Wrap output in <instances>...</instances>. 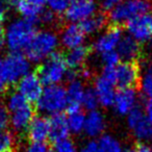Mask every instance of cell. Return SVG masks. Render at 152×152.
<instances>
[{
	"label": "cell",
	"instance_id": "1",
	"mask_svg": "<svg viewBox=\"0 0 152 152\" xmlns=\"http://www.w3.org/2000/svg\"><path fill=\"white\" fill-rule=\"evenodd\" d=\"M36 23L27 19L12 22L4 32V44L12 52L25 50L36 36Z\"/></svg>",
	"mask_w": 152,
	"mask_h": 152
},
{
	"label": "cell",
	"instance_id": "2",
	"mask_svg": "<svg viewBox=\"0 0 152 152\" xmlns=\"http://www.w3.org/2000/svg\"><path fill=\"white\" fill-rule=\"evenodd\" d=\"M152 10V0H124L106 14L108 21L122 26L140 16L148 15Z\"/></svg>",
	"mask_w": 152,
	"mask_h": 152
},
{
	"label": "cell",
	"instance_id": "3",
	"mask_svg": "<svg viewBox=\"0 0 152 152\" xmlns=\"http://www.w3.org/2000/svg\"><path fill=\"white\" fill-rule=\"evenodd\" d=\"M7 110L11 116V124L17 132L27 130L30 122L34 118V108L20 93L16 92L10 95Z\"/></svg>",
	"mask_w": 152,
	"mask_h": 152
},
{
	"label": "cell",
	"instance_id": "4",
	"mask_svg": "<svg viewBox=\"0 0 152 152\" xmlns=\"http://www.w3.org/2000/svg\"><path fill=\"white\" fill-rule=\"evenodd\" d=\"M67 71L65 55L58 51H54L37 67L34 73L39 76L42 83L53 86L57 85L64 78H66Z\"/></svg>",
	"mask_w": 152,
	"mask_h": 152
},
{
	"label": "cell",
	"instance_id": "5",
	"mask_svg": "<svg viewBox=\"0 0 152 152\" xmlns=\"http://www.w3.org/2000/svg\"><path fill=\"white\" fill-rule=\"evenodd\" d=\"M27 57L20 52H11L0 58V79L7 85L16 83L29 71Z\"/></svg>",
	"mask_w": 152,
	"mask_h": 152
},
{
	"label": "cell",
	"instance_id": "6",
	"mask_svg": "<svg viewBox=\"0 0 152 152\" xmlns=\"http://www.w3.org/2000/svg\"><path fill=\"white\" fill-rule=\"evenodd\" d=\"M57 45L58 39L54 32L49 30L37 32L27 48L25 49V55L27 59L34 63L42 61L43 59H46L51 53L54 52Z\"/></svg>",
	"mask_w": 152,
	"mask_h": 152
},
{
	"label": "cell",
	"instance_id": "7",
	"mask_svg": "<svg viewBox=\"0 0 152 152\" xmlns=\"http://www.w3.org/2000/svg\"><path fill=\"white\" fill-rule=\"evenodd\" d=\"M67 90L58 85L48 86L37 102V107L40 112L54 115L61 113L67 107Z\"/></svg>",
	"mask_w": 152,
	"mask_h": 152
},
{
	"label": "cell",
	"instance_id": "8",
	"mask_svg": "<svg viewBox=\"0 0 152 152\" xmlns=\"http://www.w3.org/2000/svg\"><path fill=\"white\" fill-rule=\"evenodd\" d=\"M141 85L137 61H124L115 67V86L120 89H137Z\"/></svg>",
	"mask_w": 152,
	"mask_h": 152
},
{
	"label": "cell",
	"instance_id": "9",
	"mask_svg": "<svg viewBox=\"0 0 152 152\" xmlns=\"http://www.w3.org/2000/svg\"><path fill=\"white\" fill-rule=\"evenodd\" d=\"M127 124L135 137L140 141L152 140V124L141 107L135 106L127 115Z\"/></svg>",
	"mask_w": 152,
	"mask_h": 152
},
{
	"label": "cell",
	"instance_id": "10",
	"mask_svg": "<svg viewBox=\"0 0 152 152\" xmlns=\"http://www.w3.org/2000/svg\"><path fill=\"white\" fill-rule=\"evenodd\" d=\"M42 85L36 73H27L18 81L17 90L28 102H38L43 93Z\"/></svg>",
	"mask_w": 152,
	"mask_h": 152
},
{
	"label": "cell",
	"instance_id": "11",
	"mask_svg": "<svg viewBox=\"0 0 152 152\" xmlns=\"http://www.w3.org/2000/svg\"><path fill=\"white\" fill-rule=\"evenodd\" d=\"M95 12L96 3L94 0H72L65 12V18L71 23L83 22L93 16Z\"/></svg>",
	"mask_w": 152,
	"mask_h": 152
},
{
	"label": "cell",
	"instance_id": "12",
	"mask_svg": "<svg viewBox=\"0 0 152 152\" xmlns=\"http://www.w3.org/2000/svg\"><path fill=\"white\" fill-rule=\"evenodd\" d=\"M122 39V26L110 24L106 31L94 42L93 49L98 53H105L115 50Z\"/></svg>",
	"mask_w": 152,
	"mask_h": 152
},
{
	"label": "cell",
	"instance_id": "13",
	"mask_svg": "<svg viewBox=\"0 0 152 152\" xmlns=\"http://www.w3.org/2000/svg\"><path fill=\"white\" fill-rule=\"evenodd\" d=\"M125 26L134 40L140 43L146 42L152 36V16H140L127 22Z\"/></svg>",
	"mask_w": 152,
	"mask_h": 152
},
{
	"label": "cell",
	"instance_id": "14",
	"mask_svg": "<svg viewBox=\"0 0 152 152\" xmlns=\"http://www.w3.org/2000/svg\"><path fill=\"white\" fill-rule=\"evenodd\" d=\"M86 39V34L83 32L80 25L76 23L68 24L63 28L61 34V42L63 46L67 49H73L83 45Z\"/></svg>",
	"mask_w": 152,
	"mask_h": 152
},
{
	"label": "cell",
	"instance_id": "15",
	"mask_svg": "<svg viewBox=\"0 0 152 152\" xmlns=\"http://www.w3.org/2000/svg\"><path fill=\"white\" fill-rule=\"evenodd\" d=\"M137 99V91L134 89H120L115 97V110L119 115H128L135 107Z\"/></svg>",
	"mask_w": 152,
	"mask_h": 152
},
{
	"label": "cell",
	"instance_id": "16",
	"mask_svg": "<svg viewBox=\"0 0 152 152\" xmlns=\"http://www.w3.org/2000/svg\"><path fill=\"white\" fill-rule=\"evenodd\" d=\"M26 131L31 143H43L49 137V119L43 116L34 117Z\"/></svg>",
	"mask_w": 152,
	"mask_h": 152
},
{
	"label": "cell",
	"instance_id": "17",
	"mask_svg": "<svg viewBox=\"0 0 152 152\" xmlns=\"http://www.w3.org/2000/svg\"><path fill=\"white\" fill-rule=\"evenodd\" d=\"M115 85L102 77L101 75L97 77L95 80V92L97 94L99 104L104 107H110L114 105L116 92H115Z\"/></svg>",
	"mask_w": 152,
	"mask_h": 152
},
{
	"label": "cell",
	"instance_id": "18",
	"mask_svg": "<svg viewBox=\"0 0 152 152\" xmlns=\"http://www.w3.org/2000/svg\"><path fill=\"white\" fill-rule=\"evenodd\" d=\"M83 93H85V88H83L81 80L76 79V80L69 83L67 89L68 104L66 107L68 115L80 110V104L83 97Z\"/></svg>",
	"mask_w": 152,
	"mask_h": 152
},
{
	"label": "cell",
	"instance_id": "19",
	"mask_svg": "<svg viewBox=\"0 0 152 152\" xmlns=\"http://www.w3.org/2000/svg\"><path fill=\"white\" fill-rule=\"evenodd\" d=\"M69 131V126L65 115L61 113L51 115L49 119V137L53 143L68 137Z\"/></svg>",
	"mask_w": 152,
	"mask_h": 152
},
{
	"label": "cell",
	"instance_id": "20",
	"mask_svg": "<svg viewBox=\"0 0 152 152\" xmlns=\"http://www.w3.org/2000/svg\"><path fill=\"white\" fill-rule=\"evenodd\" d=\"M117 52L124 61H137L142 53L141 43L130 36L124 37L119 43Z\"/></svg>",
	"mask_w": 152,
	"mask_h": 152
},
{
	"label": "cell",
	"instance_id": "21",
	"mask_svg": "<svg viewBox=\"0 0 152 152\" xmlns=\"http://www.w3.org/2000/svg\"><path fill=\"white\" fill-rule=\"evenodd\" d=\"M90 53H91V48L83 46V45L70 49L67 52V54L65 55L66 65H67V67L70 68V70L78 71V70L83 68Z\"/></svg>",
	"mask_w": 152,
	"mask_h": 152
},
{
	"label": "cell",
	"instance_id": "22",
	"mask_svg": "<svg viewBox=\"0 0 152 152\" xmlns=\"http://www.w3.org/2000/svg\"><path fill=\"white\" fill-rule=\"evenodd\" d=\"M105 128V118L98 110H93L86 117V123L83 131L89 137H95L100 135Z\"/></svg>",
	"mask_w": 152,
	"mask_h": 152
},
{
	"label": "cell",
	"instance_id": "23",
	"mask_svg": "<svg viewBox=\"0 0 152 152\" xmlns=\"http://www.w3.org/2000/svg\"><path fill=\"white\" fill-rule=\"evenodd\" d=\"M108 18L106 14H94L93 16L81 22L80 27L83 28L86 34H93L100 31L103 27H105Z\"/></svg>",
	"mask_w": 152,
	"mask_h": 152
},
{
	"label": "cell",
	"instance_id": "24",
	"mask_svg": "<svg viewBox=\"0 0 152 152\" xmlns=\"http://www.w3.org/2000/svg\"><path fill=\"white\" fill-rule=\"evenodd\" d=\"M97 144L99 152H122V146L120 142L110 134L100 137Z\"/></svg>",
	"mask_w": 152,
	"mask_h": 152
},
{
	"label": "cell",
	"instance_id": "25",
	"mask_svg": "<svg viewBox=\"0 0 152 152\" xmlns=\"http://www.w3.org/2000/svg\"><path fill=\"white\" fill-rule=\"evenodd\" d=\"M69 130L73 133H79L83 130L86 123V116L81 110L70 114L67 119Z\"/></svg>",
	"mask_w": 152,
	"mask_h": 152
},
{
	"label": "cell",
	"instance_id": "26",
	"mask_svg": "<svg viewBox=\"0 0 152 152\" xmlns=\"http://www.w3.org/2000/svg\"><path fill=\"white\" fill-rule=\"evenodd\" d=\"M81 104L89 112L96 110V108L99 105V100H98L95 90L92 89V88H88L87 90H85L83 100H81Z\"/></svg>",
	"mask_w": 152,
	"mask_h": 152
},
{
	"label": "cell",
	"instance_id": "27",
	"mask_svg": "<svg viewBox=\"0 0 152 152\" xmlns=\"http://www.w3.org/2000/svg\"><path fill=\"white\" fill-rule=\"evenodd\" d=\"M15 137L10 131L0 132V152H15Z\"/></svg>",
	"mask_w": 152,
	"mask_h": 152
},
{
	"label": "cell",
	"instance_id": "28",
	"mask_svg": "<svg viewBox=\"0 0 152 152\" xmlns=\"http://www.w3.org/2000/svg\"><path fill=\"white\" fill-rule=\"evenodd\" d=\"M53 150H54V152H77L74 142L68 137L54 142L53 143Z\"/></svg>",
	"mask_w": 152,
	"mask_h": 152
},
{
	"label": "cell",
	"instance_id": "29",
	"mask_svg": "<svg viewBox=\"0 0 152 152\" xmlns=\"http://www.w3.org/2000/svg\"><path fill=\"white\" fill-rule=\"evenodd\" d=\"M143 93L152 100V67L147 70L143 77H141V85Z\"/></svg>",
	"mask_w": 152,
	"mask_h": 152
},
{
	"label": "cell",
	"instance_id": "30",
	"mask_svg": "<svg viewBox=\"0 0 152 152\" xmlns=\"http://www.w3.org/2000/svg\"><path fill=\"white\" fill-rule=\"evenodd\" d=\"M71 1L72 0H48L47 3L50 11L53 12L56 16H59L67 11Z\"/></svg>",
	"mask_w": 152,
	"mask_h": 152
},
{
	"label": "cell",
	"instance_id": "31",
	"mask_svg": "<svg viewBox=\"0 0 152 152\" xmlns=\"http://www.w3.org/2000/svg\"><path fill=\"white\" fill-rule=\"evenodd\" d=\"M120 55L117 51H108V52L102 53L101 61L104 67H116L120 64Z\"/></svg>",
	"mask_w": 152,
	"mask_h": 152
},
{
	"label": "cell",
	"instance_id": "32",
	"mask_svg": "<svg viewBox=\"0 0 152 152\" xmlns=\"http://www.w3.org/2000/svg\"><path fill=\"white\" fill-rule=\"evenodd\" d=\"M11 123V116L7 107L4 104L0 103V132L5 131Z\"/></svg>",
	"mask_w": 152,
	"mask_h": 152
},
{
	"label": "cell",
	"instance_id": "33",
	"mask_svg": "<svg viewBox=\"0 0 152 152\" xmlns=\"http://www.w3.org/2000/svg\"><path fill=\"white\" fill-rule=\"evenodd\" d=\"M55 17H56V15L53 12H51L50 10H46V11L43 10V12L40 14L38 18V23L40 22V23L46 24V25L52 24L55 21Z\"/></svg>",
	"mask_w": 152,
	"mask_h": 152
},
{
	"label": "cell",
	"instance_id": "34",
	"mask_svg": "<svg viewBox=\"0 0 152 152\" xmlns=\"http://www.w3.org/2000/svg\"><path fill=\"white\" fill-rule=\"evenodd\" d=\"M25 152H49V150L44 143H31L27 146Z\"/></svg>",
	"mask_w": 152,
	"mask_h": 152
},
{
	"label": "cell",
	"instance_id": "35",
	"mask_svg": "<svg viewBox=\"0 0 152 152\" xmlns=\"http://www.w3.org/2000/svg\"><path fill=\"white\" fill-rule=\"evenodd\" d=\"M4 20H5V13L2 7H0V45L4 44Z\"/></svg>",
	"mask_w": 152,
	"mask_h": 152
},
{
	"label": "cell",
	"instance_id": "36",
	"mask_svg": "<svg viewBox=\"0 0 152 152\" xmlns=\"http://www.w3.org/2000/svg\"><path fill=\"white\" fill-rule=\"evenodd\" d=\"M126 152H152V148L143 143H137L131 149L127 150Z\"/></svg>",
	"mask_w": 152,
	"mask_h": 152
},
{
	"label": "cell",
	"instance_id": "37",
	"mask_svg": "<svg viewBox=\"0 0 152 152\" xmlns=\"http://www.w3.org/2000/svg\"><path fill=\"white\" fill-rule=\"evenodd\" d=\"M123 1L124 0H102V9L104 11L108 12L118 4H120L121 2H123Z\"/></svg>",
	"mask_w": 152,
	"mask_h": 152
},
{
	"label": "cell",
	"instance_id": "38",
	"mask_svg": "<svg viewBox=\"0 0 152 152\" xmlns=\"http://www.w3.org/2000/svg\"><path fill=\"white\" fill-rule=\"evenodd\" d=\"M80 152H99V148H98V144L95 141H91L87 143L83 148H81Z\"/></svg>",
	"mask_w": 152,
	"mask_h": 152
},
{
	"label": "cell",
	"instance_id": "39",
	"mask_svg": "<svg viewBox=\"0 0 152 152\" xmlns=\"http://www.w3.org/2000/svg\"><path fill=\"white\" fill-rule=\"evenodd\" d=\"M145 110H146V117H147L148 120L152 124V100H149L147 102V104L145 106Z\"/></svg>",
	"mask_w": 152,
	"mask_h": 152
},
{
	"label": "cell",
	"instance_id": "40",
	"mask_svg": "<svg viewBox=\"0 0 152 152\" xmlns=\"http://www.w3.org/2000/svg\"><path fill=\"white\" fill-rule=\"evenodd\" d=\"M5 83H3L2 80H1V79H0V94L1 93H3V92H4V90H5Z\"/></svg>",
	"mask_w": 152,
	"mask_h": 152
},
{
	"label": "cell",
	"instance_id": "41",
	"mask_svg": "<svg viewBox=\"0 0 152 152\" xmlns=\"http://www.w3.org/2000/svg\"><path fill=\"white\" fill-rule=\"evenodd\" d=\"M1 3H7V0H0V4Z\"/></svg>",
	"mask_w": 152,
	"mask_h": 152
}]
</instances>
